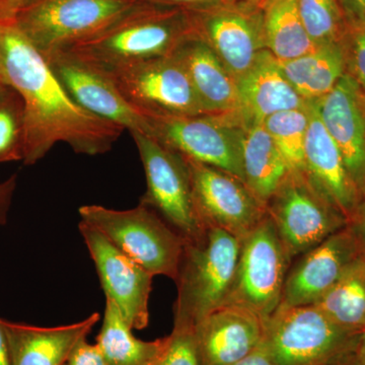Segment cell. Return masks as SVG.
Masks as SVG:
<instances>
[{
  "label": "cell",
  "mask_w": 365,
  "mask_h": 365,
  "mask_svg": "<svg viewBox=\"0 0 365 365\" xmlns=\"http://www.w3.org/2000/svg\"><path fill=\"white\" fill-rule=\"evenodd\" d=\"M266 49L279 62L311 53L314 44L300 20L297 0H270L264 7Z\"/></svg>",
  "instance_id": "26"
},
{
  "label": "cell",
  "mask_w": 365,
  "mask_h": 365,
  "mask_svg": "<svg viewBox=\"0 0 365 365\" xmlns=\"http://www.w3.org/2000/svg\"><path fill=\"white\" fill-rule=\"evenodd\" d=\"M319 117L337 145L350 177L365 194V93L347 73L317 100Z\"/></svg>",
  "instance_id": "17"
},
{
  "label": "cell",
  "mask_w": 365,
  "mask_h": 365,
  "mask_svg": "<svg viewBox=\"0 0 365 365\" xmlns=\"http://www.w3.org/2000/svg\"><path fill=\"white\" fill-rule=\"evenodd\" d=\"M191 14L196 35L207 43L235 81L266 50L263 9L220 4Z\"/></svg>",
  "instance_id": "13"
},
{
  "label": "cell",
  "mask_w": 365,
  "mask_h": 365,
  "mask_svg": "<svg viewBox=\"0 0 365 365\" xmlns=\"http://www.w3.org/2000/svg\"><path fill=\"white\" fill-rule=\"evenodd\" d=\"M24 160V109L18 93L0 90V163Z\"/></svg>",
  "instance_id": "30"
},
{
  "label": "cell",
  "mask_w": 365,
  "mask_h": 365,
  "mask_svg": "<svg viewBox=\"0 0 365 365\" xmlns=\"http://www.w3.org/2000/svg\"><path fill=\"white\" fill-rule=\"evenodd\" d=\"M333 365H359L357 364L356 360L354 359V355L350 357V359L343 360V361L338 362V364H335Z\"/></svg>",
  "instance_id": "43"
},
{
  "label": "cell",
  "mask_w": 365,
  "mask_h": 365,
  "mask_svg": "<svg viewBox=\"0 0 365 365\" xmlns=\"http://www.w3.org/2000/svg\"><path fill=\"white\" fill-rule=\"evenodd\" d=\"M186 158L197 213L205 227L244 239L267 216V208L242 180Z\"/></svg>",
  "instance_id": "11"
},
{
  "label": "cell",
  "mask_w": 365,
  "mask_h": 365,
  "mask_svg": "<svg viewBox=\"0 0 365 365\" xmlns=\"http://www.w3.org/2000/svg\"><path fill=\"white\" fill-rule=\"evenodd\" d=\"M173 55L188 74L208 115H242L237 81L205 41L195 33L187 38Z\"/></svg>",
  "instance_id": "21"
},
{
  "label": "cell",
  "mask_w": 365,
  "mask_h": 365,
  "mask_svg": "<svg viewBox=\"0 0 365 365\" xmlns=\"http://www.w3.org/2000/svg\"><path fill=\"white\" fill-rule=\"evenodd\" d=\"M150 136L182 157L217 168L244 182L242 143L246 118L242 114L182 115L143 112Z\"/></svg>",
  "instance_id": "7"
},
{
  "label": "cell",
  "mask_w": 365,
  "mask_h": 365,
  "mask_svg": "<svg viewBox=\"0 0 365 365\" xmlns=\"http://www.w3.org/2000/svg\"><path fill=\"white\" fill-rule=\"evenodd\" d=\"M360 335L341 328L314 304H280L264 321L262 346L275 365H333L354 355Z\"/></svg>",
  "instance_id": "4"
},
{
  "label": "cell",
  "mask_w": 365,
  "mask_h": 365,
  "mask_svg": "<svg viewBox=\"0 0 365 365\" xmlns=\"http://www.w3.org/2000/svg\"><path fill=\"white\" fill-rule=\"evenodd\" d=\"M290 170L304 173V145L309 124V102L304 109L276 113L262 122Z\"/></svg>",
  "instance_id": "28"
},
{
  "label": "cell",
  "mask_w": 365,
  "mask_h": 365,
  "mask_svg": "<svg viewBox=\"0 0 365 365\" xmlns=\"http://www.w3.org/2000/svg\"><path fill=\"white\" fill-rule=\"evenodd\" d=\"M107 76L123 97L143 113L208 115L188 74L173 54L120 69Z\"/></svg>",
  "instance_id": "12"
},
{
  "label": "cell",
  "mask_w": 365,
  "mask_h": 365,
  "mask_svg": "<svg viewBox=\"0 0 365 365\" xmlns=\"http://www.w3.org/2000/svg\"><path fill=\"white\" fill-rule=\"evenodd\" d=\"M137 0H29L14 23L44 56L104 30Z\"/></svg>",
  "instance_id": "6"
},
{
  "label": "cell",
  "mask_w": 365,
  "mask_h": 365,
  "mask_svg": "<svg viewBox=\"0 0 365 365\" xmlns=\"http://www.w3.org/2000/svg\"><path fill=\"white\" fill-rule=\"evenodd\" d=\"M146 178L140 203L162 216L186 241L201 235L205 225L197 213L186 158L140 132H132Z\"/></svg>",
  "instance_id": "9"
},
{
  "label": "cell",
  "mask_w": 365,
  "mask_h": 365,
  "mask_svg": "<svg viewBox=\"0 0 365 365\" xmlns=\"http://www.w3.org/2000/svg\"><path fill=\"white\" fill-rule=\"evenodd\" d=\"M100 314L71 325L36 327L0 319L6 333L11 365H66L79 341L97 325Z\"/></svg>",
  "instance_id": "20"
},
{
  "label": "cell",
  "mask_w": 365,
  "mask_h": 365,
  "mask_svg": "<svg viewBox=\"0 0 365 365\" xmlns=\"http://www.w3.org/2000/svg\"><path fill=\"white\" fill-rule=\"evenodd\" d=\"M0 83L23 103L25 165L39 162L60 143L79 155H104L125 130L76 104L14 21L0 23Z\"/></svg>",
  "instance_id": "1"
},
{
  "label": "cell",
  "mask_w": 365,
  "mask_h": 365,
  "mask_svg": "<svg viewBox=\"0 0 365 365\" xmlns=\"http://www.w3.org/2000/svg\"><path fill=\"white\" fill-rule=\"evenodd\" d=\"M279 66L292 88L307 102L325 97L346 74L341 42L318 46L299 58L279 62Z\"/></svg>",
  "instance_id": "24"
},
{
  "label": "cell",
  "mask_w": 365,
  "mask_h": 365,
  "mask_svg": "<svg viewBox=\"0 0 365 365\" xmlns=\"http://www.w3.org/2000/svg\"><path fill=\"white\" fill-rule=\"evenodd\" d=\"M270 0H222V4H234V6H247L263 9L267 6Z\"/></svg>",
  "instance_id": "41"
},
{
  "label": "cell",
  "mask_w": 365,
  "mask_h": 365,
  "mask_svg": "<svg viewBox=\"0 0 365 365\" xmlns=\"http://www.w3.org/2000/svg\"><path fill=\"white\" fill-rule=\"evenodd\" d=\"M111 299H106L104 321L96 343L108 365H150L162 356L170 337L138 339Z\"/></svg>",
  "instance_id": "25"
},
{
  "label": "cell",
  "mask_w": 365,
  "mask_h": 365,
  "mask_svg": "<svg viewBox=\"0 0 365 365\" xmlns=\"http://www.w3.org/2000/svg\"><path fill=\"white\" fill-rule=\"evenodd\" d=\"M314 306L341 328L365 332V258L350 264L340 279Z\"/></svg>",
  "instance_id": "27"
},
{
  "label": "cell",
  "mask_w": 365,
  "mask_h": 365,
  "mask_svg": "<svg viewBox=\"0 0 365 365\" xmlns=\"http://www.w3.org/2000/svg\"><path fill=\"white\" fill-rule=\"evenodd\" d=\"M0 365H11L6 336L1 323H0Z\"/></svg>",
  "instance_id": "40"
},
{
  "label": "cell",
  "mask_w": 365,
  "mask_h": 365,
  "mask_svg": "<svg viewBox=\"0 0 365 365\" xmlns=\"http://www.w3.org/2000/svg\"><path fill=\"white\" fill-rule=\"evenodd\" d=\"M346 73L365 93V21H349L342 41Z\"/></svg>",
  "instance_id": "31"
},
{
  "label": "cell",
  "mask_w": 365,
  "mask_h": 365,
  "mask_svg": "<svg viewBox=\"0 0 365 365\" xmlns=\"http://www.w3.org/2000/svg\"><path fill=\"white\" fill-rule=\"evenodd\" d=\"M16 176L9 178L6 182H0V225L6 222L7 212L16 189Z\"/></svg>",
  "instance_id": "36"
},
{
  "label": "cell",
  "mask_w": 365,
  "mask_h": 365,
  "mask_svg": "<svg viewBox=\"0 0 365 365\" xmlns=\"http://www.w3.org/2000/svg\"><path fill=\"white\" fill-rule=\"evenodd\" d=\"M292 260L268 215L242 240L227 304L245 307L265 321L279 307Z\"/></svg>",
  "instance_id": "8"
},
{
  "label": "cell",
  "mask_w": 365,
  "mask_h": 365,
  "mask_svg": "<svg viewBox=\"0 0 365 365\" xmlns=\"http://www.w3.org/2000/svg\"><path fill=\"white\" fill-rule=\"evenodd\" d=\"M2 86H4V83H0V90H1Z\"/></svg>",
  "instance_id": "44"
},
{
  "label": "cell",
  "mask_w": 365,
  "mask_h": 365,
  "mask_svg": "<svg viewBox=\"0 0 365 365\" xmlns=\"http://www.w3.org/2000/svg\"><path fill=\"white\" fill-rule=\"evenodd\" d=\"M79 215L151 275L176 279L186 240L153 209L141 203L128 210L85 205Z\"/></svg>",
  "instance_id": "5"
},
{
  "label": "cell",
  "mask_w": 365,
  "mask_h": 365,
  "mask_svg": "<svg viewBox=\"0 0 365 365\" xmlns=\"http://www.w3.org/2000/svg\"><path fill=\"white\" fill-rule=\"evenodd\" d=\"M143 4H155V6H182L188 11L209 9V7L220 6L222 0H137Z\"/></svg>",
  "instance_id": "35"
},
{
  "label": "cell",
  "mask_w": 365,
  "mask_h": 365,
  "mask_svg": "<svg viewBox=\"0 0 365 365\" xmlns=\"http://www.w3.org/2000/svg\"><path fill=\"white\" fill-rule=\"evenodd\" d=\"M79 232L95 263L106 299L116 304L132 329L146 328L155 276L122 253L96 228L81 222Z\"/></svg>",
  "instance_id": "14"
},
{
  "label": "cell",
  "mask_w": 365,
  "mask_h": 365,
  "mask_svg": "<svg viewBox=\"0 0 365 365\" xmlns=\"http://www.w3.org/2000/svg\"><path fill=\"white\" fill-rule=\"evenodd\" d=\"M66 365H108V364L97 343L91 344L85 338L79 341L72 350Z\"/></svg>",
  "instance_id": "33"
},
{
  "label": "cell",
  "mask_w": 365,
  "mask_h": 365,
  "mask_svg": "<svg viewBox=\"0 0 365 365\" xmlns=\"http://www.w3.org/2000/svg\"><path fill=\"white\" fill-rule=\"evenodd\" d=\"M266 208L292 260L347 225L344 215L302 172L288 173Z\"/></svg>",
  "instance_id": "10"
},
{
  "label": "cell",
  "mask_w": 365,
  "mask_h": 365,
  "mask_svg": "<svg viewBox=\"0 0 365 365\" xmlns=\"http://www.w3.org/2000/svg\"><path fill=\"white\" fill-rule=\"evenodd\" d=\"M29 0H0V23L14 21Z\"/></svg>",
  "instance_id": "38"
},
{
  "label": "cell",
  "mask_w": 365,
  "mask_h": 365,
  "mask_svg": "<svg viewBox=\"0 0 365 365\" xmlns=\"http://www.w3.org/2000/svg\"><path fill=\"white\" fill-rule=\"evenodd\" d=\"M347 227L356 242L360 255L365 258V194L348 220Z\"/></svg>",
  "instance_id": "34"
},
{
  "label": "cell",
  "mask_w": 365,
  "mask_h": 365,
  "mask_svg": "<svg viewBox=\"0 0 365 365\" xmlns=\"http://www.w3.org/2000/svg\"><path fill=\"white\" fill-rule=\"evenodd\" d=\"M242 240L222 228L207 227L186 241L175 282L174 327L194 329L227 304L234 283Z\"/></svg>",
  "instance_id": "3"
},
{
  "label": "cell",
  "mask_w": 365,
  "mask_h": 365,
  "mask_svg": "<svg viewBox=\"0 0 365 365\" xmlns=\"http://www.w3.org/2000/svg\"><path fill=\"white\" fill-rule=\"evenodd\" d=\"M359 256L356 242L346 225L290 266L281 304L292 307L317 304Z\"/></svg>",
  "instance_id": "16"
},
{
  "label": "cell",
  "mask_w": 365,
  "mask_h": 365,
  "mask_svg": "<svg viewBox=\"0 0 365 365\" xmlns=\"http://www.w3.org/2000/svg\"><path fill=\"white\" fill-rule=\"evenodd\" d=\"M300 20L316 46L340 43L348 21L339 0H297Z\"/></svg>",
  "instance_id": "29"
},
{
  "label": "cell",
  "mask_w": 365,
  "mask_h": 365,
  "mask_svg": "<svg viewBox=\"0 0 365 365\" xmlns=\"http://www.w3.org/2000/svg\"><path fill=\"white\" fill-rule=\"evenodd\" d=\"M56 78L86 111L121 125L125 130L150 134L143 112L123 97L112 79L62 51L44 56Z\"/></svg>",
  "instance_id": "15"
},
{
  "label": "cell",
  "mask_w": 365,
  "mask_h": 365,
  "mask_svg": "<svg viewBox=\"0 0 365 365\" xmlns=\"http://www.w3.org/2000/svg\"><path fill=\"white\" fill-rule=\"evenodd\" d=\"M348 23L365 21V0H339Z\"/></svg>",
  "instance_id": "37"
},
{
  "label": "cell",
  "mask_w": 365,
  "mask_h": 365,
  "mask_svg": "<svg viewBox=\"0 0 365 365\" xmlns=\"http://www.w3.org/2000/svg\"><path fill=\"white\" fill-rule=\"evenodd\" d=\"M264 319L235 304H225L194 328L200 365H232L262 344Z\"/></svg>",
  "instance_id": "18"
},
{
  "label": "cell",
  "mask_w": 365,
  "mask_h": 365,
  "mask_svg": "<svg viewBox=\"0 0 365 365\" xmlns=\"http://www.w3.org/2000/svg\"><path fill=\"white\" fill-rule=\"evenodd\" d=\"M169 337L167 349L150 365H200L194 339V329L174 327Z\"/></svg>",
  "instance_id": "32"
},
{
  "label": "cell",
  "mask_w": 365,
  "mask_h": 365,
  "mask_svg": "<svg viewBox=\"0 0 365 365\" xmlns=\"http://www.w3.org/2000/svg\"><path fill=\"white\" fill-rule=\"evenodd\" d=\"M304 174L321 195L349 220L361 200L344 160L319 117L316 101L309 102V124L304 145Z\"/></svg>",
  "instance_id": "19"
},
{
  "label": "cell",
  "mask_w": 365,
  "mask_h": 365,
  "mask_svg": "<svg viewBox=\"0 0 365 365\" xmlns=\"http://www.w3.org/2000/svg\"><path fill=\"white\" fill-rule=\"evenodd\" d=\"M237 85L242 113L249 122L262 123L276 113L304 109L309 106L290 85L281 71L279 62L267 49L237 79Z\"/></svg>",
  "instance_id": "22"
},
{
  "label": "cell",
  "mask_w": 365,
  "mask_h": 365,
  "mask_svg": "<svg viewBox=\"0 0 365 365\" xmlns=\"http://www.w3.org/2000/svg\"><path fill=\"white\" fill-rule=\"evenodd\" d=\"M194 34L191 11L143 4L101 32L58 51L110 76L141 62L170 56Z\"/></svg>",
  "instance_id": "2"
},
{
  "label": "cell",
  "mask_w": 365,
  "mask_h": 365,
  "mask_svg": "<svg viewBox=\"0 0 365 365\" xmlns=\"http://www.w3.org/2000/svg\"><path fill=\"white\" fill-rule=\"evenodd\" d=\"M244 182L264 205L279 188L290 172L263 124L247 122L242 143Z\"/></svg>",
  "instance_id": "23"
},
{
  "label": "cell",
  "mask_w": 365,
  "mask_h": 365,
  "mask_svg": "<svg viewBox=\"0 0 365 365\" xmlns=\"http://www.w3.org/2000/svg\"><path fill=\"white\" fill-rule=\"evenodd\" d=\"M354 359L357 364L365 365V332L360 335L359 343H357L356 349L354 352Z\"/></svg>",
  "instance_id": "42"
},
{
  "label": "cell",
  "mask_w": 365,
  "mask_h": 365,
  "mask_svg": "<svg viewBox=\"0 0 365 365\" xmlns=\"http://www.w3.org/2000/svg\"><path fill=\"white\" fill-rule=\"evenodd\" d=\"M232 365H275L262 344L255 351Z\"/></svg>",
  "instance_id": "39"
}]
</instances>
